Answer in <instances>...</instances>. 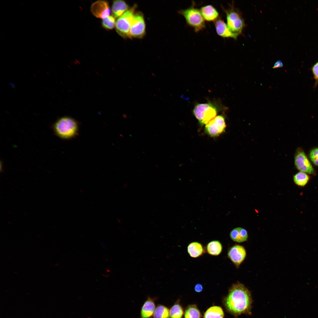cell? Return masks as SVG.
Returning <instances> with one entry per match:
<instances>
[{"label": "cell", "mask_w": 318, "mask_h": 318, "mask_svg": "<svg viewBox=\"0 0 318 318\" xmlns=\"http://www.w3.org/2000/svg\"><path fill=\"white\" fill-rule=\"evenodd\" d=\"M224 303L227 309L234 315L247 313L250 311L252 303L250 292L241 283L233 284L229 290Z\"/></svg>", "instance_id": "6da1fadb"}, {"label": "cell", "mask_w": 318, "mask_h": 318, "mask_svg": "<svg viewBox=\"0 0 318 318\" xmlns=\"http://www.w3.org/2000/svg\"><path fill=\"white\" fill-rule=\"evenodd\" d=\"M53 128L57 136L63 139L69 140L73 138L78 134L79 124L74 118L64 116L56 121L53 125Z\"/></svg>", "instance_id": "7a4b0ae2"}, {"label": "cell", "mask_w": 318, "mask_h": 318, "mask_svg": "<svg viewBox=\"0 0 318 318\" xmlns=\"http://www.w3.org/2000/svg\"><path fill=\"white\" fill-rule=\"evenodd\" d=\"M229 7L226 9L223 8L226 15L227 25L230 30L233 33L238 36L242 32L245 26L242 14L234 6L233 3L229 4Z\"/></svg>", "instance_id": "3957f363"}, {"label": "cell", "mask_w": 318, "mask_h": 318, "mask_svg": "<svg viewBox=\"0 0 318 318\" xmlns=\"http://www.w3.org/2000/svg\"><path fill=\"white\" fill-rule=\"evenodd\" d=\"M178 12L183 16L187 24L193 28L195 32L202 31L205 28V20L200 10L195 7L194 3L191 7L181 9Z\"/></svg>", "instance_id": "277c9868"}, {"label": "cell", "mask_w": 318, "mask_h": 318, "mask_svg": "<svg viewBox=\"0 0 318 318\" xmlns=\"http://www.w3.org/2000/svg\"><path fill=\"white\" fill-rule=\"evenodd\" d=\"M216 108L210 103L198 104L193 110V113L200 123L206 124L216 116Z\"/></svg>", "instance_id": "5b68a950"}, {"label": "cell", "mask_w": 318, "mask_h": 318, "mask_svg": "<svg viewBox=\"0 0 318 318\" xmlns=\"http://www.w3.org/2000/svg\"><path fill=\"white\" fill-rule=\"evenodd\" d=\"M135 6L130 8L118 18L115 24L116 31L123 38L128 37L131 24L135 13Z\"/></svg>", "instance_id": "8992f818"}, {"label": "cell", "mask_w": 318, "mask_h": 318, "mask_svg": "<svg viewBox=\"0 0 318 318\" xmlns=\"http://www.w3.org/2000/svg\"><path fill=\"white\" fill-rule=\"evenodd\" d=\"M294 165L300 172L308 174L315 175V170L303 150L300 148L297 149L294 155Z\"/></svg>", "instance_id": "52a82bcc"}, {"label": "cell", "mask_w": 318, "mask_h": 318, "mask_svg": "<svg viewBox=\"0 0 318 318\" xmlns=\"http://www.w3.org/2000/svg\"><path fill=\"white\" fill-rule=\"evenodd\" d=\"M146 25L143 14L141 12L135 13L129 31L128 37L140 39L145 34Z\"/></svg>", "instance_id": "ba28073f"}, {"label": "cell", "mask_w": 318, "mask_h": 318, "mask_svg": "<svg viewBox=\"0 0 318 318\" xmlns=\"http://www.w3.org/2000/svg\"><path fill=\"white\" fill-rule=\"evenodd\" d=\"M226 127L225 119L223 116L219 115L206 124L205 131L211 137L219 135L224 131Z\"/></svg>", "instance_id": "9c48e42d"}, {"label": "cell", "mask_w": 318, "mask_h": 318, "mask_svg": "<svg viewBox=\"0 0 318 318\" xmlns=\"http://www.w3.org/2000/svg\"><path fill=\"white\" fill-rule=\"evenodd\" d=\"M246 255L244 248L239 245H235L231 247L227 253L228 258L237 268L244 261Z\"/></svg>", "instance_id": "30bf717a"}, {"label": "cell", "mask_w": 318, "mask_h": 318, "mask_svg": "<svg viewBox=\"0 0 318 318\" xmlns=\"http://www.w3.org/2000/svg\"><path fill=\"white\" fill-rule=\"evenodd\" d=\"M91 11L95 16L102 19L107 17L110 13L108 3L103 0L98 1L93 3L91 7Z\"/></svg>", "instance_id": "8fae6325"}, {"label": "cell", "mask_w": 318, "mask_h": 318, "mask_svg": "<svg viewBox=\"0 0 318 318\" xmlns=\"http://www.w3.org/2000/svg\"><path fill=\"white\" fill-rule=\"evenodd\" d=\"M214 23L216 33L219 36L223 38H232L236 39L238 36L233 33L220 18L214 21Z\"/></svg>", "instance_id": "7c38bea8"}, {"label": "cell", "mask_w": 318, "mask_h": 318, "mask_svg": "<svg viewBox=\"0 0 318 318\" xmlns=\"http://www.w3.org/2000/svg\"><path fill=\"white\" fill-rule=\"evenodd\" d=\"M155 298L148 297L143 305L140 310V318H150L152 316L155 309Z\"/></svg>", "instance_id": "4fadbf2b"}, {"label": "cell", "mask_w": 318, "mask_h": 318, "mask_svg": "<svg viewBox=\"0 0 318 318\" xmlns=\"http://www.w3.org/2000/svg\"><path fill=\"white\" fill-rule=\"evenodd\" d=\"M204 20L214 22L219 18V14L214 6L211 5L204 6L200 9Z\"/></svg>", "instance_id": "5bb4252c"}, {"label": "cell", "mask_w": 318, "mask_h": 318, "mask_svg": "<svg viewBox=\"0 0 318 318\" xmlns=\"http://www.w3.org/2000/svg\"><path fill=\"white\" fill-rule=\"evenodd\" d=\"M230 236L233 241L241 243L247 240L248 236L247 231L246 229L241 227H237L231 231Z\"/></svg>", "instance_id": "9a60e30c"}, {"label": "cell", "mask_w": 318, "mask_h": 318, "mask_svg": "<svg viewBox=\"0 0 318 318\" xmlns=\"http://www.w3.org/2000/svg\"><path fill=\"white\" fill-rule=\"evenodd\" d=\"M129 9V6L124 1H114L112 7L113 16L115 18L119 17Z\"/></svg>", "instance_id": "2e32d148"}, {"label": "cell", "mask_w": 318, "mask_h": 318, "mask_svg": "<svg viewBox=\"0 0 318 318\" xmlns=\"http://www.w3.org/2000/svg\"><path fill=\"white\" fill-rule=\"evenodd\" d=\"M187 251L190 256L194 258L201 256L205 252L202 245L197 242L190 243L188 246Z\"/></svg>", "instance_id": "e0dca14e"}, {"label": "cell", "mask_w": 318, "mask_h": 318, "mask_svg": "<svg viewBox=\"0 0 318 318\" xmlns=\"http://www.w3.org/2000/svg\"><path fill=\"white\" fill-rule=\"evenodd\" d=\"M206 249L208 253L212 256L219 255L222 251V246L220 242L214 240L209 242L207 245Z\"/></svg>", "instance_id": "ac0fdd59"}, {"label": "cell", "mask_w": 318, "mask_h": 318, "mask_svg": "<svg viewBox=\"0 0 318 318\" xmlns=\"http://www.w3.org/2000/svg\"><path fill=\"white\" fill-rule=\"evenodd\" d=\"M224 313L222 309L219 307H212L205 313L204 318H223Z\"/></svg>", "instance_id": "d6986e66"}, {"label": "cell", "mask_w": 318, "mask_h": 318, "mask_svg": "<svg viewBox=\"0 0 318 318\" xmlns=\"http://www.w3.org/2000/svg\"><path fill=\"white\" fill-rule=\"evenodd\" d=\"M293 179L294 183L297 185L304 187L308 183L310 176L308 174L300 171L294 175Z\"/></svg>", "instance_id": "ffe728a7"}, {"label": "cell", "mask_w": 318, "mask_h": 318, "mask_svg": "<svg viewBox=\"0 0 318 318\" xmlns=\"http://www.w3.org/2000/svg\"><path fill=\"white\" fill-rule=\"evenodd\" d=\"M152 318H170L169 309L165 306L158 304L155 308Z\"/></svg>", "instance_id": "44dd1931"}, {"label": "cell", "mask_w": 318, "mask_h": 318, "mask_svg": "<svg viewBox=\"0 0 318 318\" xmlns=\"http://www.w3.org/2000/svg\"><path fill=\"white\" fill-rule=\"evenodd\" d=\"M201 313L195 305L189 306L185 311L184 318H200Z\"/></svg>", "instance_id": "7402d4cb"}, {"label": "cell", "mask_w": 318, "mask_h": 318, "mask_svg": "<svg viewBox=\"0 0 318 318\" xmlns=\"http://www.w3.org/2000/svg\"><path fill=\"white\" fill-rule=\"evenodd\" d=\"M170 318H181L183 311L181 306L178 303L174 304L169 309Z\"/></svg>", "instance_id": "603a6c76"}, {"label": "cell", "mask_w": 318, "mask_h": 318, "mask_svg": "<svg viewBox=\"0 0 318 318\" xmlns=\"http://www.w3.org/2000/svg\"><path fill=\"white\" fill-rule=\"evenodd\" d=\"M116 22L115 18L114 16H109L102 20V24L104 28L108 29H111L114 28Z\"/></svg>", "instance_id": "cb8c5ba5"}, {"label": "cell", "mask_w": 318, "mask_h": 318, "mask_svg": "<svg viewBox=\"0 0 318 318\" xmlns=\"http://www.w3.org/2000/svg\"><path fill=\"white\" fill-rule=\"evenodd\" d=\"M309 157L314 164L318 166V148H314L310 151Z\"/></svg>", "instance_id": "d4e9b609"}, {"label": "cell", "mask_w": 318, "mask_h": 318, "mask_svg": "<svg viewBox=\"0 0 318 318\" xmlns=\"http://www.w3.org/2000/svg\"><path fill=\"white\" fill-rule=\"evenodd\" d=\"M311 70L315 81L314 87H316L318 85V62L313 65Z\"/></svg>", "instance_id": "484cf974"}, {"label": "cell", "mask_w": 318, "mask_h": 318, "mask_svg": "<svg viewBox=\"0 0 318 318\" xmlns=\"http://www.w3.org/2000/svg\"><path fill=\"white\" fill-rule=\"evenodd\" d=\"M202 285L199 284H196L195 286L194 289L196 292H201L203 290Z\"/></svg>", "instance_id": "4316f807"}, {"label": "cell", "mask_w": 318, "mask_h": 318, "mask_svg": "<svg viewBox=\"0 0 318 318\" xmlns=\"http://www.w3.org/2000/svg\"><path fill=\"white\" fill-rule=\"evenodd\" d=\"M283 65L282 62L280 60H278L275 63L273 68H276L281 67L283 66Z\"/></svg>", "instance_id": "83f0119b"}]
</instances>
